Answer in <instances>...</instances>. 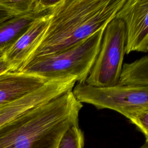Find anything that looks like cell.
<instances>
[{
	"label": "cell",
	"instance_id": "obj_9",
	"mask_svg": "<svg viewBox=\"0 0 148 148\" xmlns=\"http://www.w3.org/2000/svg\"><path fill=\"white\" fill-rule=\"evenodd\" d=\"M48 81L35 75L6 71L0 73V105L18 99Z\"/></svg>",
	"mask_w": 148,
	"mask_h": 148
},
{
	"label": "cell",
	"instance_id": "obj_10",
	"mask_svg": "<svg viewBox=\"0 0 148 148\" xmlns=\"http://www.w3.org/2000/svg\"><path fill=\"white\" fill-rule=\"evenodd\" d=\"M45 14L35 13L14 17L0 24V51H5L38 17Z\"/></svg>",
	"mask_w": 148,
	"mask_h": 148
},
{
	"label": "cell",
	"instance_id": "obj_15",
	"mask_svg": "<svg viewBox=\"0 0 148 148\" xmlns=\"http://www.w3.org/2000/svg\"><path fill=\"white\" fill-rule=\"evenodd\" d=\"M4 51H0V73L9 71V66L3 57Z\"/></svg>",
	"mask_w": 148,
	"mask_h": 148
},
{
	"label": "cell",
	"instance_id": "obj_13",
	"mask_svg": "<svg viewBox=\"0 0 148 148\" xmlns=\"http://www.w3.org/2000/svg\"><path fill=\"white\" fill-rule=\"evenodd\" d=\"M84 144V134L79 124L69 128L62 135L57 148H83Z\"/></svg>",
	"mask_w": 148,
	"mask_h": 148
},
{
	"label": "cell",
	"instance_id": "obj_17",
	"mask_svg": "<svg viewBox=\"0 0 148 148\" xmlns=\"http://www.w3.org/2000/svg\"><path fill=\"white\" fill-rule=\"evenodd\" d=\"M139 148H148V140H146L145 143Z\"/></svg>",
	"mask_w": 148,
	"mask_h": 148
},
{
	"label": "cell",
	"instance_id": "obj_14",
	"mask_svg": "<svg viewBox=\"0 0 148 148\" xmlns=\"http://www.w3.org/2000/svg\"><path fill=\"white\" fill-rule=\"evenodd\" d=\"M128 119L143 134L146 140H148V107L139 109Z\"/></svg>",
	"mask_w": 148,
	"mask_h": 148
},
{
	"label": "cell",
	"instance_id": "obj_6",
	"mask_svg": "<svg viewBox=\"0 0 148 148\" xmlns=\"http://www.w3.org/2000/svg\"><path fill=\"white\" fill-rule=\"evenodd\" d=\"M76 83L75 77L50 80L42 87L21 98L0 105V126L29 109L72 90Z\"/></svg>",
	"mask_w": 148,
	"mask_h": 148
},
{
	"label": "cell",
	"instance_id": "obj_4",
	"mask_svg": "<svg viewBox=\"0 0 148 148\" xmlns=\"http://www.w3.org/2000/svg\"><path fill=\"white\" fill-rule=\"evenodd\" d=\"M125 50V24L114 17L105 27L98 53L85 83L99 87L117 84Z\"/></svg>",
	"mask_w": 148,
	"mask_h": 148
},
{
	"label": "cell",
	"instance_id": "obj_12",
	"mask_svg": "<svg viewBox=\"0 0 148 148\" xmlns=\"http://www.w3.org/2000/svg\"><path fill=\"white\" fill-rule=\"evenodd\" d=\"M0 6L13 17L31 13L41 15L49 13H42L39 11L38 0H0Z\"/></svg>",
	"mask_w": 148,
	"mask_h": 148
},
{
	"label": "cell",
	"instance_id": "obj_5",
	"mask_svg": "<svg viewBox=\"0 0 148 148\" xmlns=\"http://www.w3.org/2000/svg\"><path fill=\"white\" fill-rule=\"evenodd\" d=\"M72 92L82 103L92 105L98 109H112L127 119L139 109L148 107V87L117 84L99 87L77 83Z\"/></svg>",
	"mask_w": 148,
	"mask_h": 148
},
{
	"label": "cell",
	"instance_id": "obj_8",
	"mask_svg": "<svg viewBox=\"0 0 148 148\" xmlns=\"http://www.w3.org/2000/svg\"><path fill=\"white\" fill-rule=\"evenodd\" d=\"M50 12L35 19L27 29L5 50L3 57L9 66L10 72H20L25 65L47 29Z\"/></svg>",
	"mask_w": 148,
	"mask_h": 148
},
{
	"label": "cell",
	"instance_id": "obj_3",
	"mask_svg": "<svg viewBox=\"0 0 148 148\" xmlns=\"http://www.w3.org/2000/svg\"><path fill=\"white\" fill-rule=\"evenodd\" d=\"M105 28L63 51L32 59L20 72L47 81L75 77L78 83H85L98 53Z\"/></svg>",
	"mask_w": 148,
	"mask_h": 148
},
{
	"label": "cell",
	"instance_id": "obj_11",
	"mask_svg": "<svg viewBox=\"0 0 148 148\" xmlns=\"http://www.w3.org/2000/svg\"><path fill=\"white\" fill-rule=\"evenodd\" d=\"M118 84L148 87L147 56H145L132 62L123 64Z\"/></svg>",
	"mask_w": 148,
	"mask_h": 148
},
{
	"label": "cell",
	"instance_id": "obj_2",
	"mask_svg": "<svg viewBox=\"0 0 148 148\" xmlns=\"http://www.w3.org/2000/svg\"><path fill=\"white\" fill-rule=\"evenodd\" d=\"M125 1L60 0L51 9L47 29L27 63L67 49L104 29Z\"/></svg>",
	"mask_w": 148,
	"mask_h": 148
},
{
	"label": "cell",
	"instance_id": "obj_16",
	"mask_svg": "<svg viewBox=\"0 0 148 148\" xmlns=\"http://www.w3.org/2000/svg\"><path fill=\"white\" fill-rule=\"evenodd\" d=\"M12 18H13V17L11 14L0 6V24Z\"/></svg>",
	"mask_w": 148,
	"mask_h": 148
},
{
	"label": "cell",
	"instance_id": "obj_1",
	"mask_svg": "<svg viewBox=\"0 0 148 148\" xmlns=\"http://www.w3.org/2000/svg\"><path fill=\"white\" fill-rule=\"evenodd\" d=\"M82 107L72 90L34 107L0 126V148H57Z\"/></svg>",
	"mask_w": 148,
	"mask_h": 148
},
{
	"label": "cell",
	"instance_id": "obj_7",
	"mask_svg": "<svg viewBox=\"0 0 148 148\" xmlns=\"http://www.w3.org/2000/svg\"><path fill=\"white\" fill-rule=\"evenodd\" d=\"M115 17L124 23L126 31V50L148 51V0H125Z\"/></svg>",
	"mask_w": 148,
	"mask_h": 148
}]
</instances>
